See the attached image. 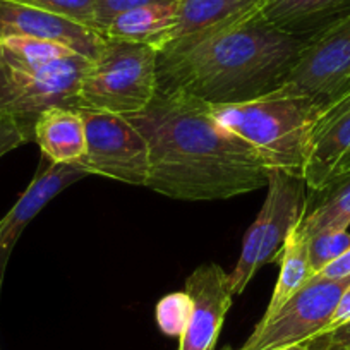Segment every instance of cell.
I'll return each mask as SVG.
<instances>
[{
	"mask_svg": "<svg viewBox=\"0 0 350 350\" xmlns=\"http://www.w3.org/2000/svg\"><path fill=\"white\" fill-rule=\"evenodd\" d=\"M127 119L148 141L146 187L154 193L179 201H217L267 187V165L215 119L210 103L158 92L150 107Z\"/></svg>",
	"mask_w": 350,
	"mask_h": 350,
	"instance_id": "cell-1",
	"label": "cell"
},
{
	"mask_svg": "<svg viewBox=\"0 0 350 350\" xmlns=\"http://www.w3.org/2000/svg\"><path fill=\"white\" fill-rule=\"evenodd\" d=\"M302 36L247 16L158 50V92L184 93L210 105L258 98L282 86L306 45Z\"/></svg>",
	"mask_w": 350,
	"mask_h": 350,
	"instance_id": "cell-2",
	"label": "cell"
},
{
	"mask_svg": "<svg viewBox=\"0 0 350 350\" xmlns=\"http://www.w3.org/2000/svg\"><path fill=\"white\" fill-rule=\"evenodd\" d=\"M325 109L308 96L278 88L247 102L211 105V113L244 139L268 170L302 177L311 133Z\"/></svg>",
	"mask_w": 350,
	"mask_h": 350,
	"instance_id": "cell-3",
	"label": "cell"
},
{
	"mask_svg": "<svg viewBox=\"0 0 350 350\" xmlns=\"http://www.w3.org/2000/svg\"><path fill=\"white\" fill-rule=\"evenodd\" d=\"M157 62L153 45L103 38L81 74L77 110L122 117L143 112L158 93Z\"/></svg>",
	"mask_w": 350,
	"mask_h": 350,
	"instance_id": "cell-4",
	"label": "cell"
},
{
	"mask_svg": "<svg viewBox=\"0 0 350 350\" xmlns=\"http://www.w3.org/2000/svg\"><path fill=\"white\" fill-rule=\"evenodd\" d=\"M267 189L265 203L244 235L237 265L228 275L234 295L242 294L265 265L278 261L285 241L299 227L304 215L308 186L301 175L270 170Z\"/></svg>",
	"mask_w": 350,
	"mask_h": 350,
	"instance_id": "cell-5",
	"label": "cell"
},
{
	"mask_svg": "<svg viewBox=\"0 0 350 350\" xmlns=\"http://www.w3.org/2000/svg\"><path fill=\"white\" fill-rule=\"evenodd\" d=\"M86 57L72 53L50 64H29L0 50V113L33 127L50 107L77 109V88Z\"/></svg>",
	"mask_w": 350,
	"mask_h": 350,
	"instance_id": "cell-6",
	"label": "cell"
},
{
	"mask_svg": "<svg viewBox=\"0 0 350 350\" xmlns=\"http://www.w3.org/2000/svg\"><path fill=\"white\" fill-rule=\"evenodd\" d=\"M349 285L350 277L314 275L273 314L262 316L237 350H285L312 343L326 333L340 297Z\"/></svg>",
	"mask_w": 350,
	"mask_h": 350,
	"instance_id": "cell-7",
	"label": "cell"
},
{
	"mask_svg": "<svg viewBox=\"0 0 350 350\" xmlns=\"http://www.w3.org/2000/svg\"><path fill=\"white\" fill-rule=\"evenodd\" d=\"M79 112L84 120L86 150L77 167L88 175L146 187L150 150L143 133L127 117L96 110Z\"/></svg>",
	"mask_w": 350,
	"mask_h": 350,
	"instance_id": "cell-8",
	"label": "cell"
},
{
	"mask_svg": "<svg viewBox=\"0 0 350 350\" xmlns=\"http://www.w3.org/2000/svg\"><path fill=\"white\" fill-rule=\"evenodd\" d=\"M280 88L321 107L350 92V12L308 36Z\"/></svg>",
	"mask_w": 350,
	"mask_h": 350,
	"instance_id": "cell-9",
	"label": "cell"
},
{
	"mask_svg": "<svg viewBox=\"0 0 350 350\" xmlns=\"http://www.w3.org/2000/svg\"><path fill=\"white\" fill-rule=\"evenodd\" d=\"M186 292L193 299V312L179 350H215L234 302L228 275L217 262L201 265L186 280Z\"/></svg>",
	"mask_w": 350,
	"mask_h": 350,
	"instance_id": "cell-10",
	"label": "cell"
},
{
	"mask_svg": "<svg viewBox=\"0 0 350 350\" xmlns=\"http://www.w3.org/2000/svg\"><path fill=\"white\" fill-rule=\"evenodd\" d=\"M350 170V92L329 103L309 139L302 179L312 193Z\"/></svg>",
	"mask_w": 350,
	"mask_h": 350,
	"instance_id": "cell-11",
	"label": "cell"
},
{
	"mask_svg": "<svg viewBox=\"0 0 350 350\" xmlns=\"http://www.w3.org/2000/svg\"><path fill=\"white\" fill-rule=\"evenodd\" d=\"M25 36L59 42L86 59H92L103 42V36L98 33L69 19L31 8L19 0H0V42Z\"/></svg>",
	"mask_w": 350,
	"mask_h": 350,
	"instance_id": "cell-12",
	"label": "cell"
},
{
	"mask_svg": "<svg viewBox=\"0 0 350 350\" xmlns=\"http://www.w3.org/2000/svg\"><path fill=\"white\" fill-rule=\"evenodd\" d=\"M86 172L76 165L49 163L45 170L38 172L14 206L0 220V291L4 282L9 258L29 221L46 206L59 193L86 177Z\"/></svg>",
	"mask_w": 350,
	"mask_h": 350,
	"instance_id": "cell-13",
	"label": "cell"
},
{
	"mask_svg": "<svg viewBox=\"0 0 350 350\" xmlns=\"http://www.w3.org/2000/svg\"><path fill=\"white\" fill-rule=\"evenodd\" d=\"M262 4L265 0H175V25L161 46L241 21Z\"/></svg>",
	"mask_w": 350,
	"mask_h": 350,
	"instance_id": "cell-14",
	"label": "cell"
},
{
	"mask_svg": "<svg viewBox=\"0 0 350 350\" xmlns=\"http://www.w3.org/2000/svg\"><path fill=\"white\" fill-rule=\"evenodd\" d=\"M33 141L50 163L77 167L86 150L83 116L77 109L69 107L43 110L33 126Z\"/></svg>",
	"mask_w": 350,
	"mask_h": 350,
	"instance_id": "cell-15",
	"label": "cell"
},
{
	"mask_svg": "<svg viewBox=\"0 0 350 350\" xmlns=\"http://www.w3.org/2000/svg\"><path fill=\"white\" fill-rule=\"evenodd\" d=\"M350 12V0H265L259 14L270 25L308 38Z\"/></svg>",
	"mask_w": 350,
	"mask_h": 350,
	"instance_id": "cell-16",
	"label": "cell"
},
{
	"mask_svg": "<svg viewBox=\"0 0 350 350\" xmlns=\"http://www.w3.org/2000/svg\"><path fill=\"white\" fill-rule=\"evenodd\" d=\"M314 194V204L306 203L299 232L306 241L326 232L350 227V170Z\"/></svg>",
	"mask_w": 350,
	"mask_h": 350,
	"instance_id": "cell-17",
	"label": "cell"
},
{
	"mask_svg": "<svg viewBox=\"0 0 350 350\" xmlns=\"http://www.w3.org/2000/svg\"><path fill=\"white\" fill-rule=\"evenodd\" d=\"M174 25L175 2L151 4L117 16L102 36L110 40H120V42L148 43L158 50L168 33L172 31Z\"/></svg>",
	"mask_w": 350,
	"mask_h": 350,
	"instance_id": "cell-18",
	"label": "cell"
},
{
	"mask_svg": "<svg viewBox=\"0 0 350 350\" xmlns=\"http://www.w3.org/2000/svg\"><path fill=\"white\" fill-rule=\"evenodd\" d=\"M277 262L280 265V275H278L277 285H275L273 294H271L267 311L262 316L273 314L280 306H284L295 292L301 291L314 277V271L309 262L308 241L302 237L299 228H295L288 235Z\"/></svg>",
	"mask_w": 350,
	"mask_h": 350,
	"instance_id": "cell-19",
	"label": "cell"
},
{
	"mask_svg": "<svg viewBox=\"0 0 350 350\" xmlns=\"http://www.w3.org/2000/svg\"><path fill=\"white\" fill-rule=\"evenodd\" d=\"M191 312H193V299L186 291L167 294L158 301L157 309H154L160 332L167 336H177V338H180L186 332Z\"/></svg>",
	"mask_w": 350,
	"mask_h": 350,
	"instance_id": "cell-20",
	"label": "cell"
},
{
	"mask_svg": "<svg viewBox=\"0 0 350 350\" xmlns=\"http://www.w3.org/2000/svg\"><path fill=\"white\" fill-rule=\"evenodd\" d=\"M350 249V232H326V234L314 235L308 241L309 262L314 271V275L321 273L328 265H332L335 259L345 254Z\"/></svg>",
	"mask_w": 350,
	"mask_h": 350,
	"instance_id": "cell-21",
	"label": "cell"
},
{
	"mask_svg": "<svg viewBox=\"0 0 350 350\" xmlns=\"http://www.w3.org/2000/svg\"><path fill=\"white\" fill-rule=\"evenodd\" d=\"M19 2L93 29L95 0H19Z\"/></svg>",
	"mask_w": 350,
	"mask_h": 350,
	"instance_id": "cell-22",
	"label": "cell"
},
{
	"mask_svg": "<svg viewBox=\"0 0 350 350\" xmlns=\"http://www.w3.org/2000/svg\"><path fill=\"white\" fill-rule=\"evenodd\" d=\"M175 0H95V11H93V31L103 35L110 23L117 16L129 12L133 9L143 8L151 4H172Z\"/></svg>",
	"mask_w": 350,
	"mask_h": 350,
	"instance_id": "cell-23",
	"label": "cell"
},
{
	"mask_svg": "<svg viewBox=\"0 0 350 350\" xmlns=\"http://www.w3.org/2000/svg\"><path fill=\"white\" fill-rule=\"evenodd\" d=\"M33 141V127L14 117L0 113V158Z\"/></svg>",
	"mask_w": 350,
	"mask_h": 350,
	"instance_id": "cell-24",
	"label": "cell"
},
{
	"mask_svg": "<svg viewBox=\"0 0 350 350\" xmlns=\"http://www.w3.org/2000/svg\"><path fill=\"white\" fill-rule=\"evenodd\" d=\"M312 343L333 347V349H343V347H347L350 343V321L338 326V328L333 329V332L326 333V335L319 336V338L314 340Z\"/></svg>",
	"mask_w": 350,
	"mask_h": 350,
	"instance_id": "cell-25",
	"label": "cell"
},
{
	"mask_svg": "<svg viewBox=\"0 0 350 350\" xmlns=\"http://www.w3.org/2000/svg\"><path fill=\"white\" fill-rule=\"evenodd\" d=\"M349 321H350V285L345 288V291H343L342 297H340V301H338V306H336V309H335V314H333V319H332V323H329L326 333L333 332V329H336L338 326L345 325V323H349Z\"/></svg>",
	"mask_w": 350,
	"mask_h": 350,
	"instance_id": "cell-26",
	"label": "cell"
},
{
	"mask_svg": "<svg viewBox=\"0 0 350 350\" xmlns=\"http://www.w3.org/2000/svg\"><path fill=\"white\" fill-rule=\"evenodd\" d=\"M318 275H325V277H329V278L350 277V249L345 252V254L340 256L338 259H335L332 265H328V267Z\"/></svg>",
	"mask_w": 350,
	"mask_h": 350,
	"instance_id": "cell-27",
	"label": "cell"
},
{
	"mask_svg": "<svg viewBox=\"0 0 350 350\" xmlns=\"http://www.w3.org/2000/svg\"><path fill=\"white\" fill-rule=\"evenodd\" d=\"M285 350H312L311 343H302V345H295L291 347V349H285Z\"/></svg>",
	"mask_w": 350,
	"mask_h": 350,
	"instance_id": "cell-28",
	"label": "cell"
},
{
	"mask_svg": "<svg viewBox=\"0 0 350 350\" xmlns=\"http://www.w3.org/2000/svg\"><path fill=\"white\" fill-rule=\"evenodd\" d=\"M312 350H338V349H333V347H326V345H319V343H311Z\"/></svg>",
	"mask_w": 350,
	"mask_h": 350,
	"instance_id": "cell-29",
	"label": "cell"
},
{
	"mask_svg": "<svg viewBox=\"0 0 350 350\" xmlns=\"http://www.w3.org/2000/svg\"><path fill=\"white\" fill-rule=\"evenodd\" d=\"M220 350H234V349H232V347H228V345H225V347H221Z\"/></svg>",
	"mask_w": 350,
	"mask_h": 350,
	"instance_id": "cell-30",
	"label": "cell"
},
{
	"mask_svg": "<svg viewBox=\"0 0 350 350\" xmlns=\"http://www.w3.org/2000/svg\"><path fill=\"white\" fill-rule=\"evenodd\" d=\"M338 350H350V343L347 347H343V349H338Z\"/></svg>",
	"mask_w": 350,
	"mask_h": 350,
	"instance_id": "cell-31",
	"label": "cell"
}]
</instances>
